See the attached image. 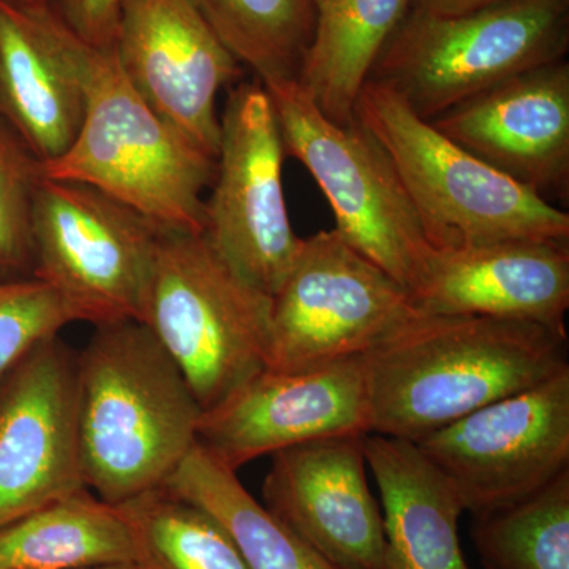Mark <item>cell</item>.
Here are the masks:
<instances>
[{
	"label": "cell",
	"instance_id": "obj_1",
	"mask_svg": "<svg viewBox=\"0 0 569 569\" xmlns=\"http://www.w3.org/2000/svg\"><path fill=\"white\" fill-rule=\"evenodd\" d=\"M365 358L370 433L418 441L569 367L567 331L415 313Z\"/></svg>",
	"mask_w": 569,
	"mask_h": 569
},
{
	"label": "cell",
	"instance_id": "obj_2",
	"mask_svg": "<svg viewBox=\"0 0 569 569\" xmlns=\"http://www.w3.org/2000/svg\"><path fill=\"white\" fill-rule=\"evenodd\" d=\"M82 479L118 507L164 482L198 443L203 408L148 326H97L77 356Z\"/></svg>",
	"mask_w": 569,
	"mask_h": 569
},
{
	"label": "cell",
	"instance_id": "obj_3",
	"mask_svg": "<svg viewBox=\"0 0 569 569\" xmlns=\"http://www.w3.org/2000/svg\"><path fill=\"white\" fill-rule=\"evenodd\" d=\"M355 121L387 153L433 250L569 241L567 212L438 132L388 86L367 80Z\"/></svg>",
	"mask_w": 569,
	"mask_h": 569
},
{
	"label": "cell",
	"instance_id": "obj_4",
	"mask_svg": "<svg viewBox=\"0 0 569 569\" xmlns=\"http://www.w3.org/2000/svg\"><path fill=\"white\" fill-rule=\"evenodd\" d=\"M41 174L99 189L167 230L203 234L216 159L141 99L114 52L99 51L80 132Z\"/></svg>",
	"mask_w": 569,
	"mask_h": 569
},
{
	"label": "cell",
	"instance_id": "obj_5",
	"mask_svg": "<svg viewBox=\"0 0 569 569\" xmlns=\"http://www.w3.org/2000/svg\"><path fill=\"white\" fill-rule=\"evenodd\" d=\"M141 323L203 411L268 366L271 296L242 279L204 234L160 230Z\"/></svg>",
	"mask_w": 569,
	"mask_h": 569
},
{
	"label": "cell",
	"instance_id": "obj_6",
	"mask_svg": "<svg viewBox=\"0 0 569 569\" xmlns=\"http://www.w3.org/2000/svg\"><path fill=\"white\" fill-rule=\"evenodd\" d=\"M568 50L569 0H505L458 17L408 9L369 80L432 121L516 74L567 59Z\"/></svg>",
	"mask_w": 569,
	"mask_h": 569
},
{
	"label": "cell",
	"instance_id": "obj_7",
	"mask_svg": "<svg viewBox=\"0 0 569 569\" xmlns=\"http://www.w3.org/2000/svg\"><path fill=\"white\" fill-rule=\"evenodd\" d=\"M274 107L284 153L305 164L348 244L407 288L432 253L387 153L359 122L337 123L296 80L261 82Z\"/></svg>",
	"mask_w": 569,
	"mask_h": 569
},
{
	"label": "cell",
	"instance_id": "obj_8",
	"mask_svg": "<svg viewBox=\"0 0 569 569\" xmlns=\"http://www.w3.org/2000/svg\"><path fill=\"white\" fill-rule=\"evenodd\" d=\"M31 228L32 277L71 323H141L162 227L91 186L41 176Z\"/></svg>",
	"mask_w": 569,
	"mask_h": 569
},
{
	"label": "cell",
	"instance_id": "obj_9",
	"mask_svg": "<svg viewBox=\"0 0 569 569\" xmlns=\"http://www.w3.org/2000/svg\"><path fill=\"white\" fill-rule=\"evenodd\" d=\"M395 277L332 230L302 238L271 298L268 366L302 372L365 356L415 316Z\"/></svg>",
	"mask_w": 569,
	"mask_h": 569
},
{
	"label": "cell",
	"instance_id": "obj_10",
	"mask_svg": "<svg viewBox=\"0 0 569 569\" xmlns=\"http://www.w3.org/2000/svg\"><path fill=\"white\" fill-rule=\"evenodd\" d=\"M284 146L260 81L238 82L220 114V142L203 234L217 253L264 295L279 290L296 260L284 201Z\"/></svg>",
	"mask_w": 569,
	"mask_h": 569
},
{
	"label": "cell",
	"instance_id": "obj_11",
	"mask_svg": "<svg viewBox=\"0 0 569 569\" xmlns=\"http://www.w3.org/2000/svg\"><path fill=\"white\" fill-rule=\"evenodd\" d=\"M413 443L471 515L530 496L569 468V367Z\"/></svg>",
	"mask_w": 569,
	"mask_h": 569
},
{
	"label": "cell",
	"instance_id": "obj_12",
	"mask_svg": "<svg viewBox=\"0 0 569 569\" xmlns=\"http://www.w3.org/2000/svg\"><path fill=\"white\" fill-rule=\"evenodd\" d=\"M114 54L141 99L216 159L217 97L244 67L192 0H122Z\"/></svg>",
	"mask_w": 569,
	"mask_h": 569
},
{
	"label": "cell",
	"instance_id": "obj_13",
	"mask_svg": "<svg viewBox=\"0 0 569 569\" xmlns=\"http://www.w3.org/2000/svg\"><path fill=\"white\" fill-rule=\"evenodd\" d=\"M353 433H370L362 356L302 372L261 370L203 411L198 443L238 471L296 445Z\"/></svg>",
	"mask_w": 569,
	"mask_h": 569
},
{
	"label": "cell",
	"instance_id": "obj_14",
	"mask_svg": "<svg viewBox=\"0 0 569 569\" xmlns=\"http://www.w3.org/2000/svg\"><path fill=\"white\" fill-rule=\"evenodd\" d=\"M77 356L52 336L0 385V527L88 489L78 440Z\"/></svg>",
	"mask_w": 569,
	"mask_h": 569
},
{
	"label": "cell",
	"instance_id": "obj_15",
	"mask_svg": "<svg viewBox=\"0 0 569 569\" xmlns=\"http://www.w3.org/2000/svg\"><path fill=\"white\" fill-rule=\"evenodd\" d=\"M367 433L271 456L264 508L337 569H385L383 515L367 479Z\"/></svg>",
	"mask_w": 569,
	"mask_h": 569
},
{
	"label": "cell",
	"instance_id": "obj_16",
	"mask_svg": "<svg viewBox=\"0 0 569 569\" xmlns=\"http://www.w3.org/2000/svg\"><path fill=\"white\" fill-rule=\"evenodd\" d=\"M97 52L50 0H0V116L41 164L62 157L80 132Z\"/></svg>",
	"mask_w": 569,
	"mask_h": 569
},
{
	"label": "cell",
	"instance_id": "obj_17",
	"mask_svg": "<svg viewBox=\"0 0 569 569\" xmlns=\"http://www.w3.org/2000/svg\"><path fill=\"white\" fill-rule=\"evenodd\" d=\"M433 127L545 200L569 189V63L516 74L433 118Z\"/></svg>",
	"mask_w": 569,
	"mask_h": 569
},
{
	"label": "cell",
	"instance_id": "obj_18",
	"mask_svg": "<svg viewBox=\"0 0 569 569\" xmlns=\"http://www.w3.org/2000/svg\"><path fill=\"white\" fill-rule=\"evenodd\" d=\"M422 316H481L567 331L569 246L512 239L432 250L410 291Z\"/></svg>",
	"mask_w": 569,
	"mask_h": 569
},
{
	"label": "cell",
	"instance_id": "obj_19",
	"mask_svg": "<svg viewBox=\"0 0 569 569\" xmlns=\"http://www.w3.org/2000/svg\"><path fill=\"white\" fill-rule=\"evenodd\" d=\"M365 448L383 505L385 569H470L455 486L413 441L367 433Z\"/></svg>",
	"mask_w": 569,
	"mask_h": 569
},
{
	"label": "cell",
	"instance_id": "obj_20",
	"mask_svg": "<svg viewBox=\"0 0 569 569\" xmlns=\"http://www.w3.org/2000/svg\"><path fill=\"white\" fill-rule=\"evenodd\" d=\"M316 9L312 43L296 81L331 121L350 123L408 0H316Z\"/></svg>",
	"mask_w": 569,
	"mask_h": 569
},
{
	"label": "cell",
	"instance_id": "obj_21",
	"mask_svg": "<svg viewBox=\"0 0 569 569\" xmlns=\"http://www.w3.org/2000/svg\"><path fill=\"white\" fill-rule=\"evenodd\" d=\"M134 559L121 511L89 489L0 527V569L134 567Z\"/></svg>",
	"mask_w": 569,
	"mask_h": 569
},
{
	"label": "cell",
	"instance_id": "obj_22",
	"mask_svg": "<svg viewBox=\"0 0 569 569\" xmlns=\"http://www.w3.org/2000/svg\"><path fill=\"white\" fill-rule=\"evenodd\" d=\"M162 489L208 511L233 539L249 569H337L258 503L238 471L200 443Z\"/></svg>",
	"mask_w": 569,
	"mask_h": 569
},
{
	"label": "cell",
	"instance_id": "obj_23",
	"mask_svg": "<svg viewBox=\"0 0 569 569\" xmlns=\"http://www.w3.org/2000/svg\"><path fill=\"white\" fill-rule=\"evenodd\" d=\"M260 82L296 80L316 31V0H192Z\"/></svg>",
	"mask_w": 569,
	"mask_h": 569
},
{
	"label": "cell",
	"instance_id": "obj_24",
	"mask_svg": "<svg viewBox=\"0 0 569 569\" xmlns=\"http://www.w3.org/2000/svg\"><path fill=\"white\" fill-rule=\"evenodd\" d=\"M132 533L137 569H249L208 511L164 489L118 505Z\"/></svg>",
	"mask_w": 569,
	"mask_h": 569
},
{
	"label": "cell",
	"instance_id": "obj_25",
	"mask_svg": "<svg viewBox=\"0 0 569 569\" xmlns=\"http://www.w3.org/2000/svg\"><path fill=\"white\" fill-rule=\"evenodd\" d=\"M482 569H569V468L530 496L473 512Z\"/></svg>",
	"mask_w": 569,
	"mask_h": 569
},
{
	"label": "cell",
	"instance_id": "obj_26",
	"mask_svg": "<svg viewBox=\"0 0 569 569\" xmlns=\"http://www.w3.org/2000/svg\"><path fill=\"white\" fill-rule=\"evenodd\" d=\"M41 162L0 116V280L33 274L32 201Z\"/></svg>",
	"mask_w": 569,
	"mask_h": 569
},
{
	"label": "cell",
	"instance_id": "obj_27",
	"mask_svg": "<svg viewBox=\"0 0 569 569\" xmlns=\"http://www.w3.org/2000/svg\"><path fill=\"white\" fill-rule=\"evenodd\" d=\"M70 323L47 283L36 277L0 280V385L37 343L59 336Z\"/></svg>",
	"mask_w": 569,
	"mask_h": 569
},
{
	"label": "cell",
	"instance_id": "obj_28",
	"mask_svg": "<svg viewBox=\"0 0 569 569\" xmlns=\"http://www.w3.org/2000/svg\"><path fill=\"white\" fill-rule=\"evenodd\" d=\"M122 0H50L63 24L93 50L114 52Z\"/></svg>",
	"mask_w": 569,
	"mask_h": 569
},
{
	"label": "cell",
	"instance_id": "obj_29",
	"mask_svg": "<svg viewBox=\"0 0 569 569\" xmlns=\"http://www.w3.org/2000/svg\"><path fill=\"white\" fill-rule=\"evenodd\" d=\"M500 2L505 0H408V9L433 17H458Z\"/></svg>",
	"mask_w": 569,
	"mask_h": 569
},
{
	"label": "cell",
	"instance_id": "obj_30",
	"mask_svg": "<svg viewBox=\"0 0 569 569\" xmlns=\"http://www.w3.org/2000/svg\"><path fill=\"white\" fill-rule=\"evenodd\" d=\"M84 569H137V567H99V568H84Z\"/></svg>",
	"mask_w": 569,
	"mask_h": 569
},
{
	"label": "cell",
	"instance_id": "obj_31",
	"mask_svg": "<svg viewBox=\"0 0 569 569\" xmlns=\"http://www.w3.org/2000/svg\"><path fill=\"white\" fill-rule=\"evenodd\" d=\"M20 2H21V0H20Z\"/></svg>",
	"mask_w": 569,
	"mask_h": 569
}]
</instances>
